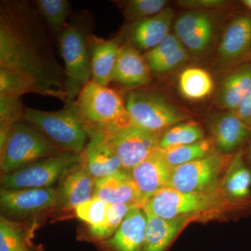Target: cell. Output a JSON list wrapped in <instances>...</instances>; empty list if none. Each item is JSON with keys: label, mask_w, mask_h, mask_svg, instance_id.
Here are the masks:
<instances>
[{"label": "cell", "mask_w": 251, "mask_h": 251, "mask_svg": "<svg viewBox=\"0 0 251 251\" xmlns=\"http://www.w3.org/2000/svg\"><path fill=\"white\" fill-rule=\"evenodd\" d=\"M180 92L186 99L199 100L212 92L214 82L210 74L200 68H188L181 73L179 79Z\"/></svg>", "instance_id": "26"}, {"label": "cell", "mask_w": 251, "mask_h": 251, "mask_svg": "<svg viewBox=\"0 0 251 251\" xmlns=\"http://www.w3.org/2000/svg\"><path fill=\"white\" fill-rule=\"evenodd\" d=\"M211 130L216 145L223 152H233L251 142V127L234 112H226L213 119Z\"/></svg>", "instance_id": "21"}, {"label": "cell", "mask_w": 251, "mask_h": 251, "mask_svg": "<svg viewBox=\"0 0 251 251\" xmlns=\"http://www.w3.org/2000/svg\"><path fill=\"white\" fill-rule=\"evenodd\" d=\"M97 130L102 132L126 171L133 169L160 149L161 132L150 131L133 125Z\"/></svg>", "instance_id": "8"}, {"label": "cell", "mask_w": 251, "mask_h": 251, "mask_svg": "<svg viewBox=\"0 0 251 251\" xmlns=\"http://www.w3.org/2000/svg\"><path fill=\"white\" fill-rule=\"evenodd\" d=\"M88 143L81 153V163L94 179H103L125 170L100 130H87Z\"/></svg>", "instance_id": "13"}, {"label": "cell", "mask_w": 251, "mask_h": 251, "mask_svg": "<svg viewBox=\"0 0 251 251\" xmlns=\"http://www.w3.org/2000/svg\"><path fill=\"white\" fill-rule=\"evenodd\" d=\"M34 3L49 29L57 37L73 14L70 3L67 0H36Z\"/></svg>", "instance_id": "27"}, {"label": "cell", "mask_w": 251, "mask_h": 251, "mask_svg": "<svg viewBox=\"0 0 251 251\" xmlns=\"http://www.w3.org/2000/svg\"><path fill=\"white\" fill-rule=\"evenodd\" d=\"M32 93L38 94L31 81L17 72L0 68V95L21 97Z\"/></svg>", "instance_id": "33"}, {"label": "cell", "mask_w": 251, "mask_h": 251, "mask_svg": "<svg viewBox=\"0 0 251 251\" xmlns=\"http://www.w3.org/2000/svg\"><path fill=\"white\" fill-rule=\"evenodd\" d=\"M161 150L165 160L172 168L199 159L212 153L211 143L208 140Z\"/></svg>", "instance_id": "29"}, {"label": "cell", "mask_w": 251, "mask_h": 251, "mask_svg": "<svg viewBox=\"0 0 251 251\" xmlns=\"http://www.w3.org/2000/svg\"><path fill=\"white\" fill-rule=\"evenodd\" d=\"M178 4L188 9H221L227 4V1L224 0H182L178 1Z\"/></svg>", "instance_id": "38"}, {"label": "cell", "mask_w": 251, "mask_h": 251, "mask_svg": "<svg viewBox=\"0 0 251 251\" xmlns=\"http://www.w3.org/2000/svg\"><path fill=\"white\" fill-rule=\"evenodd\" d=\"M0 148L1 175L42 158L66 152L54 146L34 126L25 119L12 125Z\"/></svg>", "instance_id": "4"}, {"label": "cell", "mask_w": 251, "mask_h": 251, "mask_svg": "<svg viewBox=\"0 0 251 251\" xmlns=\"http://www.w3.org/2000/svg\"><path fill=\"white\" fill-rule=\"evenodd\" d=\"M94 197L107 204H128L143 207L138 188L126 170L96 180Z\"/></svg>", "instance_id": "18"}, {"label": "cell", "mask_w": 251, "mask_h": 251, "mask_svg": "<svg viewBox=\"0 0 251 251\" xmlns=\"http://www.w3.org/2000/svg\"><path fill=\"white\" fill-rule=\"evenodd\" d=\"M204 131L196 122H190L172 127L161 135L159 148L161 150L190 145L203 140Z\"/></svg>", "instance_id": "30"}, {"label": "cell", "mask_w": 251, "mask_h": 251, "mask_svg": "<svg viewBox=\"0 0 251 251\" xmlns=\"http://www.w3.org/2000/svg\"><path fill=\"white\" fill-rule=\"evenodd\" d=\"M242 2L251 11V0H244Z\"/></svg>", "instance_id": "41"}, {"label": "cell", "mask_w": 251, "mask_h": 251, "mask_svg": "<svg viewBox=\"0 0 251 251\" xmlns=\"http://www.w3.org/2000/svg\"><path fill=\"white\" fill-rule=\"evenodd\" d=\"M218 204L219 200L211 193H183L166 187L150 198L143 209L158 217L173 219L208 210Z\"/></svg>", "instance_id": "10"}, {"label": "cell", "mask_w": 251, "mask_h": 251, "mask_svg": "<svg viewBox=\"0 0 251 251\" xmlns=\"http://www.w3.org/2000/svg\"><path fill=\"white\" fill-rule=\"evenodd\" d=\"M224 168V159L217 153L175 167L168 187L188 193H211Z\"/></svg>", "instance_id": "9"}, {"label": "cell", "mask_w": 251, "mask_h": 251, "mask_svg": "<svg viewBox=\"0 0 251 251\" xmlns=\"http://www.w3.org/2000/svg\"><path fill=\"white\" fill-rule=\"evenodd\" d=\"M151 71L148 63L129 43H125L117 59L112 82L127 87H138L151 82Z\"/></svg>", "instance_id": "20"}, {"label": "cell", "mask_w": 251, "mask_h": 251, "mask_svg": "<svg viewBox=\"0 0 251 251\" xmlns=\"http://www.w3.org/2000/svg\"><path fill=\"white\" fill-rule=\"evenodd\" d=\"M57 188H25L0 191L1 209L11 217H26L57 205Z\"/></svg>", "instance_id": "11"}, {"label": "cell", "mask_w": 251, "mask_h": 251, "mask_svg": "<svg viewBox=\"0 0 251 251\" xmlns=\"http://www.w3.org/2000/svg\"><path fill=\"white\" fill-rule=\"evenodd\" d=\"M125 105L132 125L150 131L161 132L187 118L184 112L153 91L130 90Z\"/></svg>", "instance_id": "6"}, {"label": "cell", "mask_w": 251, "mask_h": 251, "mask_svg": "<svg viewBox=\"0 0 251 251\" xmlns=\"http://www.w3.org/2000/svg\"><path fill=\"white\" fill-rule=\"evenodd\" d=\"M228 197L247 206L251 204V170L244 151H238L229 163L224 180Z\"/></svg>", "instance_id": "23"}, {"label": "cell", "mask_w": 251, "mask_h": 251, "mask_svg": "<svg viewBox=\"0 0 251 251\" xmlns=\"http://www.w3.org/2000/svg\"><path fill=\"white\" fill-rule=\"evenodd\" d=\"M18 251H34L31 248V246L29 245V243H26L23 246L21 249Z\"/></svg>", "instance_id": "40"}, {"label": "cell", "mask_w": 251, "mask_h": 251, "mask_svg": "<svg viewBox=\"0 0 251 251\" xmlns=\"http://www.w3.org/2000/svg\"><path fill=\"white\" fill-rule=\"evenodd\" d=\"M173 168L168 164L161 149L129 171L145 204L157 192L168 187Z\"/></svg>", "instance_id": "12"}, {"label": "cell", "mask_w": 251, "mask_h": 251, "mask_svg": "<svg viewBox=\"0 0 251 251\" xmlns=\"http://www.w3.org/2000/svg\"><path fill=\"white\" fill-rule=\"evenodd\" d=\"M80 161L81 154L71 152L42 158L1 175V188L19 190L54 188V185L59 183L64 175Z\"/></svg>", "instance_id": "7"}, {"label": "cell", "mask_w": 251, "mask_h": 251, "mask_svg": "<svg viewBox=\"0 0 251 251\" xmlns=\"http://www.w3.org/2000/svg\"><path fill=\"white\" fill-rule=\"evenodd\" d=\"M108 204L94 197L74 209L75 216L88 224L89 227H96L103 222Z\"/></svg>", "instance_id": "35"}, {"label": "cell", "mask_w": 251, "mask_h": 251, "mask_svg": "<svg viewBox=\"0 0 251 251\" xmlns=\"http://www.w3.org/2000/svg\"><path fill=\"white\" fill-rule=\"evenodd\" d=\"M234 113L244 123L251 128V85Z\"/></svg>", "instance_id": "39"}, {"label": "cell", "mask_w": 251, "mask_h": 251, "mask_svg": "<svg viewBox=\"0 0 251 251\" xmlns=\"http://www.w3.org/2000/svg\"><path fill=\"white\" fill-rule=\"evenodd\" d=\"M188 57L189 55L187 49L184 46H181L171 55L150 67V71L156 74H164L171 72L181 65L182 63L187 61Z\"/></svg>", "instance_id": "37"}, {"label": "cell", "mask_w": 251, "mask_h": 251, "mask_svg": "<svg viewBox=\"0 0 251 251\" xmlns=\"http://www.w3.org/2000/svg\"><path fill=\"white\" fill-rule=\"evenodd\" d=\"M75 103L87 130L132 125L125 100L109 86L90 80L81 90Z\"/></svg>", "instance_id": "5"}, {"label": "cell", "mask_w": 251, "mask_h": 251, "mask_svg": "<svg viewBox=\"0 0 251 251\" xmlns=\"http://www.w3.org/2000/svg\"><path fill=\"white\" fill-rule=\"evenodd\" d=\"M123 43V35L119 33L109 39L94 35L92 38V80L108 86Z\"/></svg>", "instance_id": "19"}, {"label": "cell", "mask_w": 251, "mask_h": 251, "mask_svg": "<svg viewBox=\"0 0 251 251\" xmlns=\"http://www.w3.org/2000/svg\"><path fill=\"white\" fill-rule=\"evenodd\" d=\"M118 5L126 21L132 23L143 21L159 14L166 9L165 0H129L114 1Z\"/></svg>", "instance_id": "31"}, {"label": "cell", "mask_w": 251, "mask_h": 251, "mask_svg": "<svg viewBox=\"0 0 251 251\" xmlns=\"http://www.w3.org/2000/svg\"><path fill=\"white\" fill-rule=\"evenodd\" d=\"M147 217L142 206H134L127 213L116 232L99 243L103 251H143L146 236Z\"/></svg>", "instance_id": "14"}, {"label": "cell", "mask_w": 251, "mask_h": 251, "mask_svg": "<svg viewBox=\"0 0 251 251\" xmlns=\"http://www.w3.org/2000/svg\"><path fill=\"white\" fill-rule=\"evenodd\" d=\"M0 68L25 77L39 95L67 103L65 69L57 61L49 27L34 1L0 2Z\"/></svg>", "instance_id": "1"}, {"label": "cell", "mask_w": 251, "mask_h": 251, "mask_svg": "<svg viewBox=\"0 0 251 251\" xmlns=\"http://www.w3.org/2000/svg\"><path fill=\"white\" fill-rule=\"evenodd\" d=\"M247 160H248V163H249V166H250L251 170V150L250 152L249 153V157L247 158Z\"/></svg>", "instance_id": "42"}, {"label": "cell", "mask_w": 251, "mask_h": 251, "mask_svg": "<svg viewBox=\"0 0 251 251\" xmlns=\"http://www.w3.org/2000/svg\"><path fill=\"white\" fill-rule=\"evenodd\" d=\"M183 44L179 38L173 34H169L156 47L143 54L149 67L166 58L179 49Z\"/></svg>", "instance_id": "36"}, {"label": "cell", "mask_w": 251, "mask_h": 251, "mask_svg": "<svg viewBox=\"0 0 251 251\" xmlns=\"http://www.w3.org/2000/svg\"><path fill=\"white\" fill-rule=\"evenodd\" d=\"M134 206L128 204H108L103 222L96 227H89L88 239L98 244L110 239L116 232L127 213Z\"/></svg>", "instance_id": "28"}, {"label": "cell", "mask_w": 251, "mask_h": 251, "mask_svg": "<svg viewBox=\"0 0 251 251\" xmlns=\"http://www.w3.org/2000/svg\"><path fill=\"white\" fill-rule=\"evenodd\" d=\"M251 49V16L241 15L229 23L220 43V57L225 62H234Z\"/></svg>", "instance_id": "22"}, {"label": "cell", "mask_w": 251, "mask_h": 251, "mask_svg": "<svg viewBox=\"0 0 251 251\" xmlns=\"http://www.w3.org/2000/svg\"><path fill=\"white\" fill-rule=\"evenodd\" d=\"M25 120L36 127L44 136L66 152L81 154L90 136L75 101L67 103L57 111L27 108Z\"/></svg>", "instance_id": "3"}, {"label": "cell", "mask_w": 251, "mask_h": 251, "mask_svg": "<svg viewBox=\"0 0 251 251\" xmlns=\"http://www.w3.org/2000/svg\"><path fill=\"white\" fill-rule=\"evenodd\" d=\"M95 183L96 180L80 161L59 181L56 206L74 209L77 206L90 201L94 198Z\"/></svg>", "instance_id": "15"}, {"label": "cell", "mask_w": 251, "mask_h": 251, "mask_svg": "<svg viewBox=\"0 0 251 251\" xmlns=\"http://www.w3.org/2000/svg\"><path fill=\"white\" fill-rule=\"evenodd\" d=\"M28 243L20 225L7 218H0V251H18Z\"/></svg>", "instance_id": "34"}, {"label": "cell", "mask_w": 251, "mask_h": 251, "mask_svg": "<svg viewBox=\"0 0 251 251\" xmlns=\"http://www.w3.org/2000/svg\"><path fill=\"white\" fill-rule=\"evenodd\" d=\"M175 35L186 49L202 52L210 44L214 32L211 18L201 11H191L181 15L175 25Z\"/></svg>", "instance_id": "16"}, {"label": "cell", "mask_w": 251, "mask_h": 251, "mask_svg": "<svg viewBox=\"0 0 251 251\" xmlns=\"http://www.w3.org/2000/svg\"><path fill=\"white\" fill-rule=\"evenodd\" d=\"M145 213L147 229L143 251H166L184 226V218L165 219Z\"/></svg>", "instance_id": "24"}, {"label": "cell", "mask_w": 251, "mask_h": 251, "mask_svg": "<svg viewBox=\"0 0 251 251\" xmlns=\"http://www.w3.org/2000/svg\"><path fill=\"white\" fill-rule=\"evenodd\" d=\"M25 110L21 97L0 95V145L4 143L12 125L24 120Z\"/></svg>", "instance_id": "32"}, {"label": "cell", "mask_w": 251, "mask_h": 251, "mask_svg": "<svg viewBox=\"0 0 251 251\" xmlns=\"http://www.w3.org/2000/svg\"><path fill=\"white\" fill-rule=\"evenodd\" d=\"M173 16V10L166 7L156 16L131 23L128 43L139 52L151 50L170 34Z\"/></svg>", "instance_id": "17"}, {"label": "cell", "mask_w": 251, "mask_h": 251, "mask_svg": "<svg viewBox=\"0 0 251 251\" xmlns=\"http://www.w3.org/2000/svg\"><path fill=\"white\" fill-rule=\"evenodd\" d=\"M251 85V64H244L231 73L224 80L221 91V103L235 112Z\"/></svg>", "instance_id": "25"}, {"label": "cell", "mask_w": 251, "mask_h": 251, "mask_svg": "<svg viewBox=\"0 0 251 251\" xmlns=\"http://www.w3.org/2000/svg\"><path fill=\"white\" fill-rule=\"evenodd\" d=\"M93 27L92 13H73L67 25L57 36L59 54L66 72L67 103L75 101L84 86L92 80Z\"/></svg>", "instance_id": "2"}]
</instances>
